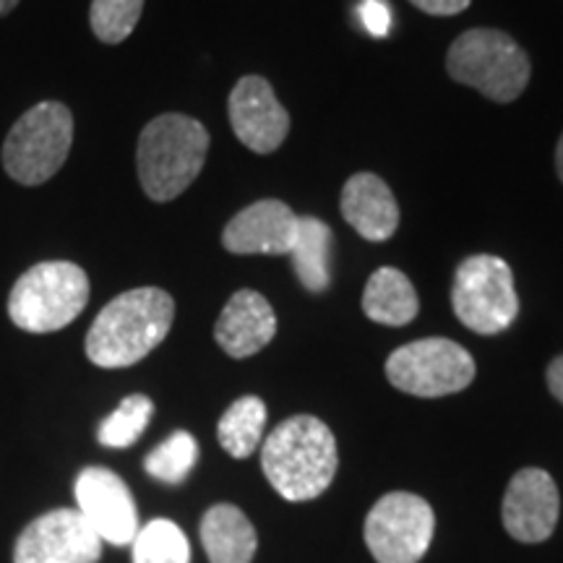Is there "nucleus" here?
Here are the masks:
<instances>
[{"label":"nucleus","instance_id":"1","mask_svg":"<svg viewBox=\"0 0 563 563\" xmlns=\"http://www.w3.org/2000/svg\"><path fill=\"white\" fill-rule=\"evenodd\" d=\"M175 300L159 287H136L110 300L89 327L87 357L100 368H129L165 342Z\"/></svg>","mask_w":563,"mask_h":563},{"label":"nucleus","instance_id":"2","mask_svg":"<svg viewBox=\"0 0 563 563\" xmlns=\"http://www.w3.org/2000/svg\"><path fill=\"white\" fill-rule=\"evenodd\" d=\"M334 433L313 415H295L274 428L262 449V467L272 488L287 501H311L336 475Z\"/></svg>","mask_w":563,"mask_h":563},{"label":"nucleus","instance_id":"3","mask_svg":"<svg viewBox=\"0 0 563 563\" xmlns=\"http://www.w3.org/2000/svg\"><path fill=\"white\" fill-rule=\"evenodd\" d=\"M209 154V131L180 112L157 115L141 131L136 167L144 194L152 201H173L199 178Z\"/></svg>","mask_w":563,"mask_h":563},{"label":"nucleus","instance_id":"4","mask_svg":"<svg viewBox=\"0 0 563 563\" xmlns=\"http://www.w3.org/2000/svg\"><path fill=\"white\" fill-rule=\"evenodd\" d=\"M87 302L89 277L79 264L42 262L16 279L9 316L21 332L51 334L79 319Z\"/></svg>","mask_w":563,"mask_h":563},{"label":"nucleus","instance_id":"5","mask_svg":"<svg viewBox=\"0 0 563 563\" xmlns=\"http://www.w3.org/2000/svg\"><path fill=\"white\" fill-rule=\"evenodd\" d=\"M446 70L454 81L473 87L483 97L509 104L530 84V58L511 34L470 30L452 42Z\"/></svg>","mask_w":563,"mask_h":563},{"label":"nucleus","instance_id":"6","mask_svg":"<svg viewBox=\"0 0 563 563\" xmlns=\"http://www.w3.org/2000/svg\"><path fill=\"white\" fill-rule=\"evenodd\" d=\"M74 144V115L68 104H34L13 123L3 144V167L21 186H42L66 165Z\"/></svg>","mask_w":563,"mask_h":563},{"label":"nucleus","instance_id":"7","mask_svg":"<svg viewBox=\"0 0 563 563\" xmlns=\"http://www.w3.org/2000/svg\"><path fill=\"white\" fill-rule=\"evenodd\" d=\"M452 308L470 332H506L519 313L511 266L490 253L464 258L454 274Z\"/></svg>","mask_w":563,"mask_h":563},{"label":"nucleus","instance_id":"8","mask_svg":"<svg viewBox=\"0 0 563 563\" xmlns=\"http://www.w3.org/2000/svg\"><path fill=\"white\" fill-rule=\"evenodd\" d=\"M386 378L394 389L435 399L467 389L475 378V361L462 344L431 336L394 350L386 361Z\"/></svg>","mask_w":563,"mask_h":563},{"label":"nucleus","instance_id":"9","mask_svg":"<svg viewBox=\"0 0 563 563\" xmlns=\"http://www.w3.org/2000/svg\"><path fill=\"white\" fill-rule=\"evenodd\" d=\"M435 530L431 504L415 493H386L365 519V545L378 563H418Z\"/></svg>","mask_w":563,"mask_h":563},{"label":"nucleus","instance_id":"10","mask_svg":"<svg viewBox=\"0 0 563 563\" xmlns=\"http://www.w3.org/2000/svg\"><path fill=\"white\" fill-rule=\"evenodd\" d=\"M102 538L79 509L42 514L16 540L13 563H97Z\"/></svg>","mask_w":563,"mask_h":563},{"label":"nucleus","instance_id":"11","mask_svg":"<svg viewBox=\"0 0 563 563\" xmlns=\"http://www.w3.org/2000/svg\"><path fill=\"white\" fill-rule=\"evenodd\" d=\"M76 504L91 530L112 545H129L139 534V511L129 485L108 467H87L76 481Z\"/></svg>","mask_w":563,"mask_h":563},{"label":"nucleus","instance_id":"12","mask_svg":"<svg viewBox=\"0 0 563 563\" xmlns=\"http://www.w3.org/2000/svg\"><path fill=\"white\" fill-rule=\"evenodd\" d=\"M230 125L243 146L256 154H272L290 133V112L282 108L264 76H243L230 91Z\"/></svg>","mask_w":563,"mask_h":563},{"label":"nucleus","instance_id":"13","mask_svg":"<svg viewBox=\"0 0 563 563\" xmlns=\"http://www.w3.org/2000/svg\"><path fill=\"white\" fill-rule=\"evenodd\" d=\"M559 485L545 470L527 467L511 477L504 493L501 517L506 532L519 543H543L559 525Z\"/></svg>","mask_w":563,"mask_h":563},{"label":"nucleus","instance_id":"14","mask_svg":"<svg viewBox=\"0 0 563 563\" xmlns=\"http://www.w3.org/2000/svg\"><path fill=\"white\" fill-rule=\"evenodd\" d=\"M295 238L298 214L285 201L264 199L232 217L222 232V245L235 256H290Z\"/></svg>","mask_w":563,"mask_h":563},{"label":"nucleus","instance_id":"15","mask_svg":"<svg viewBox=\"0 0 563 563\" xmlns=\"http://www.w3.org/2000/svg\"><path fill=\"white\" fill-rule=\"evenodd\" d=\"M277 334V316L256 290H238L214 323V340L235 361L256 355Z\"/></svg>","mask_w":563,"mask_h":563},{"label":"nucleus","instance_id":"16","mask_svg":"<svg viewBox=\"0 0 563 563\" xmlns=\"http://www.w3.org/2000/svg\"><path fill=\"white\" fill-rule=\"evenodd\" d=\"M340 209L344 222L371 243H384L399 228V207L391 188L373 173H357L344 183Z\"/></svg>","mask_w":563,"mask_h":563},{"label":"nucleus","instance_id":"17","mask_svg":"<svg viewBox=\"0 0 563 563\" xmlns=\"http://www.w3.org/2000/svg\"><path fill=\"white\" fill-rule=\"evenodd\" d=\"M201 543L211 563H251L258 538L238 506L217 504L201 519Z\"/></svg>","mask_w":563,"mask_h":563},{"label":"nucleus","instance_id":"18","mask_svg":"<svg viewBox=\"0 0 563 563\" xmlns=\"http://www.w3.org/2000/svg\"><path fill=\"white\" fill-rule=\"evenodd\" d=\"M363 311L371 321L384 327H407L420 311L412 282L394 266H382L371 274L363 292Z\"/></svg>","mask_w":563,"mask_h":563},{"label":"nucleus","instance_id":"19","mask_svg":"<svg viewBox=\"0 0 563 563\" xmlns=\"http://www.w3.org/2000/svg\"><path fill=\"white\" fill-rule=\"evenodd\" d=\"M334 232L316 217H298V238L290 251L295 274L308 292H323L332 282L329 256H332Z\"/></svg>","mask_w":563,"mask_h":563},{"label":"nucleus","instance_id":"20","mask_svg":"<svg viewBox=\"0 0 563 563\" xmlns=\"http://www.w3.org/2000/svg\"><path fill=\"white\" fill-rule=\"evenodd\" d=\"M266 405L258 397H241L232 402L217 426V439L222 449L235 460H245L256 452L264 439Z\"/></svg>","mask_w":563,"mask_h":563},{"label":"nucleus","instance_id":"21","mask_svg":"<svg viewBox=\"0 0 563 563\" xmlns=\"http://www.w3.org/2000/svg\"><path fill=\"white\" fill-rule=\"evenodd\" d=\"M133 563H191V545L170 519H154L133 538Z\"/></svg>","mask_w":563,"mask_h":563},{"label":"nucleus","instance_id":"22","mask_svg":"<svg viewBox=\"0 0 563 563\" xmlns=\"http://www.w3.org/2000/svg\"><path fill=\"white\" fill-rule=\"evenodd\" d=\"M154 415V402L144 394H131L125 397L118 410L110 415L108 420L100 426V439L102 446L108 449H129L141 439V433L146 431Z\"/></svg>","mask_w":563,"mask_h":563},{"label":"nucleus","instance_id":"23","mask_svg":"<svg viewBox=\"0 0 563 563\" xmlns=\"http://www.w3.org/2000/svg\"><path fill=\"white\" fill-rule=\"evenodd\" d=\"M199 462V443L188 431L173 433L170 439L162 441L154 452L144 460L146 473L162 483L178 485L188 477V473Z\"/></svg>","mask_w":563,"mask_h":563},{"label":"nucleus","instance_id":"24","mask_svg":"<svg viewBox=\"0 0 563 563\" xmlns=\"http://www.w3.org/2000/svg\"><path fill=\"white\" fill-rule=\"evenodd\" d=\"M141 11H144V0H91V32L104 45H118L136 30Z\"/></svg>","mask_w":563,"mask_h":563},{"label":"nucleus","instance_id":"25","mask_svg":"<svg viewBox=\"0 0 563 563\" xmlns=\"http://www.w3.org/2000/svg\"><path fill=\"white\" fill-rule=\"evenodd\" d=\"M361 19L373 37H386L391 26L389 5L384 0H363L361 3Z\"/></svg>","mask_w":563,"mask_h":563},{"label":"nucleus","instance_id":"26","mask_svg":"<svg viewBox=\"0 0 563 563\" xmlns=\"http://www.w3.org/2000/svg\"><path fill=\"white\" fill-rule=\"evenodd\" d=\"M420 11L431 13V16H456L470 5V0H410Z\"/></svg>","mask_w":563,"mask_h":563},{"label":"nucleus","instance_id":"27","mask_svg":"<svg viewBox=\"0 0 563 563\" xmlns=\"http://www.w3.org/2000/svg\"><path fill=\"white\" fill-rule=\"evenodd\" d=\"M545 382H548V389H551L553 397L563 405V355H559L551 365H548Z\"/></svg>","mask_w":563,"mask_h":563},{"label":"nucleus","instance_id":"28","mask_svg":"<svg viewBox=\"0 0 563 563\" xmlns=\"http://www.w3.org/2000/svg\"><path fill=\"white\" fill-rule=\"evenodd\" d=\"M555 170H559V178L563 183V133L559 139V146H555Z\"/></svg>","mask_w":563,"mask_h":563},{"label":"nucleus","instance_id":"29","mask_svg":"<svg viewBox=\"0 0 563 563\" xmlns=\"http://www.w3.org/2000/svg\"><path fill=\"white\" fill-rule=\"evenodd\" d=\"M21 0H0V16H9V13L16 9Z\"/></svg>","mask_w":563,"mask_h":563}]
</instances>
